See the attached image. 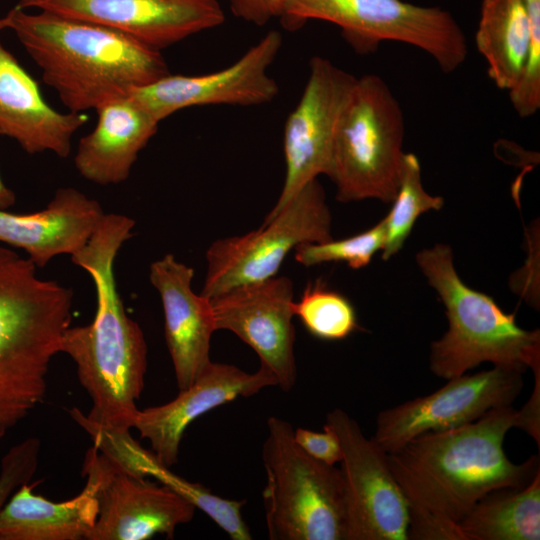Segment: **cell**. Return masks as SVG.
<instances>
[{"label": "cell", "mask_w": 540, "mask_h": 540, "mask_svg": "<svg viewBox=\"0 0 540 540\" xmlns=\"http://www.w3.org/2000/svg\"><path fill=\"white\" fill-rule=\"evenodd\" d=\"M458 526L465 540H539L540 472L525 487L488 493Z\"/></svg>", "instance_id": "24"}, {"label": "cell", "mask_w": 540, "mask_h": 540, "mask_svg": "<svg viewBox=\"0 0 540 540\" xmlns=\"http://www.w3.org/2000/svg\"><path fill=\"white\" fill-rule=\"evenodd\" d=\"M0 245V440L42 403L52 358L72 318L73 292Z\"/></svg>", "instance_id": "4"}, {"label": "cell", "mask_w": 540, "mask_h": 540, "mask_svg": "<svg viewBox=\"0 0 540 540\" xmlns=\"http://www.w3.org/2000/svg\"><path fill=\"white\" fill-rule=\"evenodd\" d=\"M293 295L291 279L276 275L210 298L216 329L231 331L249 345L284 392L297 379Z\"/></svg>", "instance_id": "16"}, {"label": "cell", "mask_w": 540, "mask_h": 540, "mask_svg": "<svg viewBox=\"0 0 540 540\" xmlns=\"http://www.w3.org/2000/svg\"><path fill=\"white\" fill-rule=\"evenodd\" d=\"M294 428L267 419L262 445L266 472L263 503L271 540H347L348 521L339 468L308 455L294 440Z\"/></svg>", "instance_id": "6"}, {"label": "cell", "mask_w": 540, "mask_h": 540, "mask_svg": "<svg viewBox=\"0 0 540 540\" xmlns=\"http://www.w3.org/2000/svg\"><path fill=\"white\" fill-rule=\"evenodd\" d=\"M330 239L331 213L323 186L315 179L257 230L217 239L208 247L201 294L212 298L274 277L296 247Z\"/></svg>", "instance_id": "9"}, {"label": "cell", "mask_w": 540, "mask_h": 540, "mask_svg": "<svg viewBox=\"0 0 540 540\" xmlns=\"http://www.w3.org/2000/svg\"><path fill=\"white\" fill-rule=\"evenodd\" d=\"M386 237L385 218L356 235L324 242L306 243L295 248V260L306 267L329 262H344L352 269L367 266L376 252L382 250Z\"/></svg>", "instance_id": "28"}, {"label": "cell", "mask_w": 540, "mask_h": 540, "mask_svg": "<svg viewBox=\"0 0 540 540\" xmlns=\"http://www.w3.org/2000/svg\"><path fill=\"white\" fill-rule=\"evenodd\" d=\"M522 375L494 366L448 379L431 394L382 410L372 440L388 453L424 433L476 421L494 408L512 405L521 394Z\"/></svg>", "instance_id": "13"}, {"label": "cell", "mask_w": 540, "mask_h": 540, "mask_svg": "<svg viewBox=\"0 0 540 540\" xmlns=\"http://www.w3.org/2000/svg\"><path fill=\"white\" fill-rule=\"evenodd\" d=\"M282 35L268 31L231 65L207 74H167L134 89L132 95L160 122L173 113L194 106H257L270 103L279 85L269 68L282 47Z\"/></svg>", "instance_id": "14"}, {"label": "cell", "mask_w": 540, "mask_h": 540, "mask_svg": "<svg viewBox=\"0 0 540 540\" xmlns=\"http://www.w3.org/2000/svg\"><path fill=\"white\" fill-rule=\"evenodd\" d=\"M83 475L95 487L98 516L86 540L173 538L190 522L195 506L164 485L133 474L95 445L83 462Z\"/></svg>", "instance_id": "10"}, {"label": "cell", "mask_w": 540, "mask_h": 540, "mask_svg": "<svg viewBox=\"0 0 540 540\" xmlns=\"http://www.w3.org/2000/svg\"><path fill=\"white\" fill-rule=\"evenodd\" d=\"M517 426L518 410L502 406L387 453L408 504V540H465L458 523L481 498L532 481L540 472L539 454L517 464L504 451L505 436Z\"/></svg>", "instance_id": "1"}, {"label": "cell", "mask_w": 540, "mask_h": 540, "mask_svg": "<svg viewBox=\"0 0 540 540\" xmlns=\"http://www.w3.org/2000/svg\"><path fill=\"white\" fill-rule=\"evenodd\" d=\"M357 77L329 59L314 56L303 92L283 130L284 183L270 219L309 182L326 175L337 127Z\"/></svg>", "instance_id": "11"}, {"label": "cell", "mask_w": 540, "mask_h": 540, "mask_svg": "<svg viewBox=\"0 0 540 540\" xmlns=\"http://www.w3.org/2000/svg\"><path fill=\"white\" fill-rule=\"evenodd\" d=\"M310 20L339 27L345 42L359 55L377 52L384 41L412 45L429 54L444 73L466 60V36L446 9L402 0H286L279 19L297 31Z\"/></svg>", "instance_id": "8"}, {"label": "cell", "mask_w": 540, "mask_h": 540, "mask_svg": "<svg viewBox=\"0 0 540 540\" xmlns=\"http://www.w3.org/2000/svg\"><path fill=\"white\" fill-rule=\"evenodd\" d=\"M416 262L441 299L448 321L444 335L430 345L429 368L451 379L489 362L524 373L540 365V331L521 328L514 314L466 285L449 245L436 244L416 254Z\"/></svg>", "instance_id": "5"}, {"label": "cell", "mask_w": 540, "mask_h": 540, "mask_svg": "<svg viewBox=\"0 0 540 540\" xmlns=\"http://www.w3.org/2000/svg\"><path fill=\"white\" fill-rule=\"evenodd\" d=\"M88 118L60 112L43 97L37 81L0 41V135L29 154L52 152L66 158L72 138Z\"/></svg>", "instance_id": "20"}, {"label": "cell", "mask_w": 540, "mask_h": 540, "mask_svg": "<svg viewBox=\"0 0 540 540\" xmlns=\"http://www.w3.org/2000/svg\"><path fill=\"white\" fill-rule=\"evenodd\" d=\"M16 200L14 192L5 185L0 176V209L7 210Z\"/></svg>", "instance_id": "33"}, {"label": "cell", "mask_w": 540, "mask_h": 540, "mask_svg": "<svg viewBox=\"0 0 540 540\" xmlns=\"http://www.w3.org/2000/svg\"><path fill=\"white\" fill-rule=\"evenodd\" d=\"M11 29L70 112L83 113L169 74L161 51L109 27L13 7Z\"/></svg>", "instance_id": "3"}, {"label": "cell", "mask_w": 540, "mask_h": 540, "mask_svg": "<svg viewBox=\"0 0 540 540\" xmlns=\"http://www.w3.org/2000/svg\"><path fill=\"white\" fill-rule=\"evenodd\" d=\"M232 14L247 23L264 26L280 19L286 0H224Z\"/></svg>", "instance_id": "31"}, {"label": "cell", "mask_w": 540, "mask_h": 540, "mask_svg": "<svg viewBox=\"0 0 540 540\" xmlns=\"http://www.w3.org/2000/svg\"><path fill=\"white\" fill-rule=\"evenodd\" d=\"M131 471L141 477L151 476L162 485L173 490L204 512L233 540H251L249 527L243 519L241 509L245 500L222 498L199 483L190 482L173 473L153 452L141 447L135 456Z\"/></svg>", "instance_id": "25"}, {"label": "cell", "mask_w": 540, "mask_h": 540, "mask_svg": "<svg viewBox=\"0 0 540 540\" xmlns=\"http://www.w3.org/2000/svg\"><path fill=\"white\" fill-rule=\"evenodd\" d=\"M134 226L126 215L105 213L87 243L71 255L72 262L90 275L97 299L93 321L69 326L60 342V352L76 364L79 381L92 400L86 416L78 408L69 411L87 432L130 433L139 410L147 345L141 327L126 313L114 275L116 256L133 236Z\"/></svg>", "instance_id": "2"}, {"label": "cell", "mask_w": 540, "mask_h": 540, "mask_svg": "<svg viewBox=\"0 0 540 540\" xmlns=\"http://www.w3.org/2000/svg\"><path fill=\"white\" fill-rule=\"evenodd\" d=\"M194 269L173 254L154 261L149 280L158 291L164 314V336L177 386H191L212 362L210 341L217 330L210 298L192 289Z\"/></svg>", "instance_id": "19"}, {"label": "cell", "mask_w": 540, "mask_h": 540, "mask_svg": "<svg viewBox=\"0 0 540 540\" xmlns=\"http://www.w3.org/2000/svg\"><path fill=\"white\" fill-rule=\"evenodd\" d=\"M9 26H10V17L7 13L3 18H0V31L4 29H9Z\"/></svg>", "instance_id": "34"}, {"label": "cell", "mask_w": 540, "mask_h": 540, "mask_svg": "<svg viewBox=\"0 0 540 540\" xmlns=\"http://www.w3.org/2000/svg\"><path fill=\"white\" fill-rule=\"evenodd\" d=\"M404 115L399 101L378 75L357 78L336 130L328 176L336 199L394 200L402 172Z\"/></svg>", "instance_id": "7"}, {"label": "cell", "mask_w": 540, "mask_h": 540, "mask_svg": "<svg viewBox=\"0 0 540 540\" xmlns=\"http://www.w3.org/2000/svg\"><path fill=\"white\" fill-rule=\"evenodd\" d=\"M95 111L96 125L79 141L75 168L90 182L120 184L128 179L160 121L130 94L108 101Z\"/></svg>", "instance_id": "22"}, {"label": "cell", "mask_w": 540, "mask_h": 540, "mask_svg": "<svg viewBox=\"0 0 540 540\" xmlns=\"http://www.w3.org/2000/svg\"><path fill=\"white\" fill-rule=\"evenodd\" d=\"M40 440L29 437L12 446L2 457L0 469V511L13 492L29 483L38 467Z\"/></svg>", "instance_id": "29"}, {"label": "cell", "mask_w": 540, "mask_h": 540, "mask_svg": "<svg viewBox=\"0 0 540 540\" xmlns=\"http://www.w3.org/2000/svg\"><path fill=\"white\" fill-rule=\"evenodd\" d=\"M337 434L342 459L347 540H408L409 509L388 464L387 453L344 410L326 415Z\"/></svg>", "instance_id": "12"}, {"label": "cell", "mask_w": 540, "mask_h": 540, "mask_svg": "<svg viewBox=\"0 0 540 540\" xmlns=\"http://www.w3.org/2000/svg\"><path fill=\"white\" fill-rule=\"evenodd\" d=\"M475 43L517 114L533 116L540 109V0H482Z\"/></svg>", "instance_id": "15"}, {"label": "cell", "mask_w": 540, "mask_h": 540, "mask_svg": "<svg viewBox=\"0 0 540 540\" xmlns=\"http://www.w3.org/2000/svg\"><path fill=\"white\" fill-rule=\"evenodd\" d=\"M269 386H277V380L264 365L248 373L231 364L211 362L196 381L180 390L173 400L139 409L133 428L141 438L149 440L159 461L171 468L178 461L185 430L195 419L237 397L252 396Z\"/></svg>", "instance_id": "18"}, {"label": "cell", "mask_w": 540, "mask_h": 540, "mask_svg": "<svg viewBox=\"0 0 540 540\" xmlns=\"http://www.w3.org/2000/svg\"><path fill=\"white\" fill-rule=\"evenodd\" d=\"M19 486L0 511V540L86 539L98 516L94 485L86 480L75 497L54 502Z\"/></svg>", "instance_id": "23"}, {"label": "cell", "mask_w": 540, "mask_h": 540, "mask_svg": "<svg viewBox=\"0 0 540 540\" xmlns=\"http://www.w3.org/2000/svg\"><path fill=\"white\" fill-rule=\"evenodd\" d=\"M389 213L384 217L386 237L382 259L388 260L403 247L418 217L429 210H440L444 205L441 196L426 192L422 185L418 157L405 153L397 194Z\"/></svg>", "instance_id": "26"}, {"label": "cell", "mask_w": 540, "mask_h": 540, "mask_svg": "<svg viewBox=\"0 0 540 540\" xmlns=\"http://www.w3.org/2000/svg\"><path fill=\"white\" fill-rule=\"evenodd\" d=\"M293 437L295 442L314 459L332 466L340 463L342 459L340 440L328 424H324L322 432L298 427L293 430Z\"/></svg>", "instance_id": "30"}, {"label": "cell", "mask_w": 540, "mask_h": 540, "mask_svg": "<svg viewBox=\"0 0 540 540\" xmlns=\"http://www.w3.org/2000/svg\"><path fill=\"white\" fill-rule=\"evenodd\" d=\"M534 372V390L527 403L518 410V426L529 434L540 446V365L532 368Z\"/></svg>", "instance_id": "32"}, {"label": "cell", "mask_w": 540, "mask_h": 540, "mask_svg": "<svg viewBox=\"0 0 540 540\" xmlns=\"http://www.w3.org/2000/svg\"><path fill=\"white\" fill-rule=\"evenodd\" d=\"M15 7L103 25L159 51L225 21L219 0H19Z\"/></svg>", "instance_id": "17"}, {"label": "cell", "mask_w": 540, "mask_h": 540, "mask_svg": "<svg viewBox=\"0 0 540 540\" xmlns=\"http://www.w3.org/2000/svg\"><path fill=\"white\" fill-rule=\"evenodd\" d=\"M105 213L98 201L73 187L57 189L38 212L11 213L0 209V243L22 249L37 266L79 251Z\"/></svg>", "instance_id": "21"}, {"label": "cell", "mask_w": 540, "mask_h": 540, "mask_svg": "<svg viewBox=\"0 0 540 540\" xmlns=\"http://www.w3.org/2000/svg\"><path fill=\"white\" fill-rule=\"evenodd\" d=\"M292 308L304 328L321 340H342L359 329L353 304L320 279L307 285Z\"/></svg>", "instance_id": "27"}]
</instances>
